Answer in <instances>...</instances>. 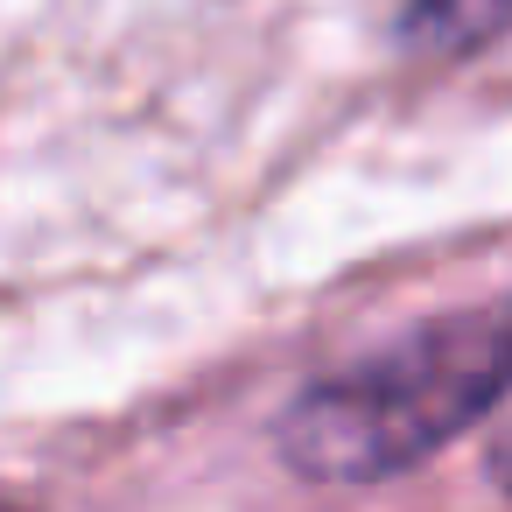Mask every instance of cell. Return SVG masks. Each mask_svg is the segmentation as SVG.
<instances>
[{
    "label": "cell",
    "instance_id": "obj_2",
    "mask_svg": "<svg viewBox=\"0 0 512 512\" xmlns=\"http://www.w3.org/2000/svg\"><path fill=\"white\" fill-rule=\"evenodd\" d=\"M512 36V0H400L393 43L414 64H470Z\"/></svg>",
    "mask_w": 512,
    "mask_h": 512
},
{
    "label": "cell",
    "instance_id": "obj_1",
    "mask_svg": "<svg viewBox=\"0 0 512 512\" xmlns=\"http://www.w3.org/2000/svg\"><path fill=\"white\" fill-rule=\"evenodd\" d=\"M512 400V295L442 309L309 379L274 414V456L309 484H386Z\"/></svg>",
    "mask_w": 512,
    "mask_h": 512
},
{
    "label": "cell",
    "instance_id": "obj_4",
    "mask_svg": "<svg viewBox=\"0 0 512 512\" xmlns=\"http://www.w3.org/2000/svg\"><path fill=\"white\" fill-rule=\"evenodd\" d=\"M0 512H15V505H0Z\"/></svg>",
    "mask_w": 512,
    "mask_h": 512
},
{
    "label": "cell",
    "instance_id": "obj_3",
    "mask_svg": "<svg viewBox=\"0 0 512 512\" xmlns=\"http://www.w3.org/2000/svg\"><path fill=\"white\" fill-rule=\"evenodd\" d=\"M484 477L512 498V414H505V421L491 428V442H484Z\"/></svg>",
    "mask_w": 512,
    "mask_h": 512
}]
</instances>
